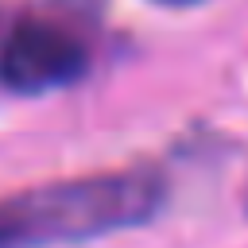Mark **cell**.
Returning a JSON list of instances; mask_svg holds the SVG:
<instances>
[{
    "label": "cell",
    "mask_w": 248,
    "mask_h": 248,
    "mask_svg": "<svg viewBox=\"0 0 248 248\" xmlns=\"http://www.w3.org/2000/svg\"><path fill=\"white\" fill-rule=\"evenodd\" d=\"M163 205V178L147 167L54 178L0 198V248H66L132 225Z\"/></svg>",
    "instance_id": "cell-1"
},
{
    "label": "cell",
    "mask_w": 248,
    "mask_h": 248,
    "mask_svg": "<svg viewBox=\"0 0 248 248\" xmlns=\"http://www.w3.org/2000/svg\"><path fill=\"white\" fill-rule=\"evenodd\" d=\"M89 66L81 35L50 16H23L0 39V85L23 97L62 89Z\"/></svg>",
    "instance_id": "cell-2"
},
{
    "label": "cell",
    "mask_w": 248,
    "mask_h": 248,
    "mask_svg": "<svg viewBox=\"0 0 248 248\" xmlns=\"http://www.w3.org/2000/svg\"><path fill=\"white\" fill-rule=\"evenodd\" d=\"M155 4H167V8H190V4H198V0H155Z\"/></svg>",
    "instance_id": "cell-3"
}]
</instances>
